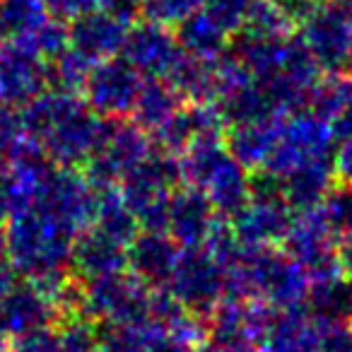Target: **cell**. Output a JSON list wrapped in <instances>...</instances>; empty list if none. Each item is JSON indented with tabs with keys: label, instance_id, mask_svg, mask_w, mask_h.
<instances>
[{
	"label": "cell",
	"instance_id": "53",
	"mask_svg": "<svg viewBox=\"0 0 352 352\" xmlns=\"http://www.w3.org/2000/svg\"><path fill=\"white\" fill-rule=\"evenodd\" d=\"M201 352H258L256 347H232V345H215V342H206Z\"/></svg>",
	"mask_w": 352,
	"mask_h": 352
},
{
	"label": "cell",
	"instance_id": "16",
	"mask_svg": "<svg viewBox=\"0 0 352 352\" xmlns=\"http://www.w3.org/2000/svg\"><path fill=\"white\" fill-rule=\"evenodd\" d=\"M294 210L280 196H251L244 210L232 217L236 236L249 249L258 246H280L292 225Z\"/></svg>",
	"mask_w": 352,
	"mask_h": 352
},
{
	"label": "cell",
	"instance_id": "19",
	"mask_svg": "<svg viewBox=\"0 0 352 352\" xmlns=\"http://www.w3.org/2000/svg\"><path fill=\"white\" fill-rule=\"evenodd\" d=\"M182 246L166 232L140 230L126 246V270L152 289L166 287Z\"/></svg>",
	"mask_w": 352,
	"mask_h": 352
},
{
	"label": "cell",
	"instance_id": "11",
	"mask_svg": "<svg viewBox=\"0 0 352 352\" xmlns=\"http://www.w3.org/2000/svg\"><path fill=\"white\" fill-rule=\"evenodd\" d=\"M32 206L63 220L75 230L92 225L97 208V188L87 182L80 169L73 166H51L41 179Z\"/></svg>",
	"mask_w": 352,
	"mask_h": 352
},
{
	"label": "cell",
	"instance_id": "25",
	"mask_svg": "<svg viewBox=\"0 0 352 352\" xmlns=\"http://www.w3.org/2000/svg\"><path fill=\"white\" fill-rule=\"evenodd\" d=\"M215 109L220 113L225 128L241 126V123H258V121H273L280 118L270 94L265 87L256 80L239 85L230 92L220 94L215 99Z\"/></svg>",
	"mask_w": 352,
	"mask_h": 352
},
{
	"label": "cell",
	"instance_id": "31",
	"mask_svg": "<svg viewBox=\"0 0 352 352\" xmlns=\"http://www.w3.org/2000/svg\"><path fill=\"white\" fill-rule=\"evenodd\" d=\"M92 227L102 230L104 234L113 236L121 244H131L133 236L140 232L135 215L131 208L126 206L121 191L116 186L111 188H97V208H94V220Z\"/></svg>",
	"mask_w": 352,
	"mask_h": 352
},
{
	"label": "cell",
	"instance_id": "20",
	"mask_svg": "<svg viewBox=\"0 0 352 352\" xmlns=\"http://www.w3.org/2000/svg\"><path fill=\"white\" fill-rule=\"evenodd\" d=\"M217 212L210 198L196 186L182 184L174 188L166 208V227L164 232L182 246H203L208 232L212 230Z\"/></svg>",
	"mask_w": 352,
	"mask_h": 352
},
{
	"label": "cell",
	"instance_id": "23",
	"mask_svg": "<svg viewBox=\"0 0 352 352\" xmlns=\"http://www.w3.org/2000/svg\"><path fill=\"white\" fill-rule=\"evenodd\" d=\"M258 352H318V326L307 307L273 309Z\"/></svg>",
	"mask_w": 352,
	"mask_h": 352
},
{
	"label": "cell",
	"instance_id": "10",
	"mask_svg": "<svg viewBox=\"0 0 352 352\" xmlns=\"http://www.w3.org/2000/svg\"><path fill=\"white\" fill-rule=\"evenodd\" d=\"M280 249L292 261H297L311 280L333 278L342 273L340 261H338V234L323 217L321 208L294 212L292 225Z\"/></svg>",
	"mask_w": 352,
	"mask_h": 352
},
{
	"label": "cell",
	"instance_id": "13",
	"mask_svg": "<svg viewBox=\"0 0 352 352\" xmlns=\"http://www.w3.org/2000/svg\"><path fill=\"white\" fill-rule=\"evenodd\" d=\"M299 39L311 51L321 73H340L352 46V22L333 0H321L299 25Z\"/></svg>",
	"mask_w": 352,
	"mask_h": 352
},
{
	"label": "cell",
	"instance_id": "18",
	"mask_svg": "<svg viewBox=\"0 0 352 352\" xmlns=\"http://www.w3.org/2000/svg\"><path fill=\"white\" fill-rule=\"evenodd\" d=\"M56 321H58L56 304L30 280L20 285L15 283L0 297V333L8 340L27 336L36 328L56 326Z\"/></svg>",
	"mask_w": 352,
	"mask_h": 352
},
{
	"label": "cell",
	"instance_id": "3",
	"mask_svg": "<svg viewBox=\"0 0 352 352\" xmlns=\"http://www.w3.org/2000/svg\"><path fill=\"white\" fill-rule=\"evenodd\" d=\"M179 160L184 184L201 188L220 217L232 220L251 201V171L230 155L222 138L193 142Z\"/></svg>",
	"mask_w": 352,
	"mask_h": 352
},
{
	"label": "cell",
	"instance_id": "36",
	"mask_svg": "<svg viewBox=\"0 0 352 352\" xmlns=\"http://www.w3.org/2000/svg\"><path fill=\"white\" fill-rule=\"evenodd\" d=\"M17 44L27 46L30 51H34L39 58H44L46 63L54 60L56 56H60L65 49L70 46V39H68V25L65 22H58L54 17H46L30 36L20 39Z\"/></svg>",
	"mask_w": 352,
	"mask_h": 352
},
{
	"label": "cell",
	"instance_id": "45",
	"mask_svg": "<svg viewBox=\"0 0 352 352\" xmlns=\"http://www.w3.org/2000/svg\"><path fill=\"white\" fill-rule=\"evenodd\" d=\"M44 8L49 17L70 25L78 17L102 8V0H44Z\"/></svg>",
	"mask_w": 352,
	"mask_h": 352
},
{
	"label": "cell",
	"instance_id": "33",
	"mask_svg": "<svg viewBox=\"0 0 352 352\" xmlns=\"http://www.w3.org/2000/svg\"><path fill=\"white\" fill-rule=\"evenodd\" d=\"M46 17L44 0H0V44L30 36Z\"/></svg>",
	"mask_w": 352,
	"mask_h": 352
},
{
	"label": "cell",
	"instance_id": "42",
	"mask_svg": "<svg viewBox=\"0 0 352 352\" xmlns=\"http://www.w3.org/2000/svg\"><path fill=\"white\" fill-rule=\"evenodd\" d=\"M203 3L206 0H147L142 6V17L174 27L191 12L201 10Z\"/></svg>",
	"mask_w": 352,
	"mask_h": 352
},
{
	"label": "cell",
	"instance_id": "22",
	"mask_svg": "<svg viewBox=\"0 0 352 352\" xmlns=\"http://www.w3.org/2000/svg\"><path fill=\"white\" fill-rule=\"evenodd\" d=\"M70 270L80 280L99 278V275L126 270V244L104 234L97 227H85L75 234Z\"/></svg>",
	"mask_w": 352,
	"mask_h": 352
},
{
	"label": "cell",
	"instance_id": "28",
	"mask_svg": "<svg viewBox=\"0 0 352 352\" xmlns=\"http://www.w3.org/2000/svg\"><path fill=\"white\" fill-rule=\"evenodd\" d=\"M176 44L182 54L196 56V58L215 60L230 49L232 36L208 15L206 10H196L188 17H184L179 25H174Z\"/></svg>",
	"mask_w": 352,
	"mask_h": 352
},
{
	"label": "cell",
	"instance_id": "38",
	"mask_svg": "<svg viewBox=\"0 0 352 352\" xmlns=\"http://www.w3.org/2000/svg\"><path fill=\"white\" fill-rule=\"evenodd\" d=\"M27 140H30V135L22 126L20 109L0 104V171L10 169V164L20 155Z\"/></svg>",
	"mask_w": 352,
	"mask_h": 352
},
{
	"label": "cell",
	"instance_id": "21",
	"mask_svg": "<svg viewBox=\"0 0 352 352\" xmlns=\"http://www.w3.org/2000/svg\"><path fill=\"white\" fill-rule=\"evenodd\" d=\"M128 27H131L128 22L118 20L104 8H97L68 25L70 49L82 54L92 63L111 58V56L121 54Z\"/></svg>",
	"mask_w": 352,
	"mask_h": 352
},
{
	"label": "cell",
	"instance_id": "26",
	"mask_svg": "<svg viewBox=\"0 0 352 352\" xmlns=\"http://www.w3.org/2000/svg\"><path fill=\"white\" fill-rule=\"evenodd\" d=\"M171 87L179 92L184 102L212 104L217 99V58H196V56L179 54L169 73L164 75Z\"/></svg>",
	"mask_w": 352,
	"mask_h": 352
},
{
	"label": "cell",
	"instance_id": "17",
	"mask_svg": "<svg viewBox=\"0 0 352 352\" xmlns=\"http://www.w3.org/2000/svg\"><path fill=\"white\" fill-rule=\"evenodd\" d=\"M225 135V123L217 113L215 104H201V102H184L169 116V121L162 123L152 133V145L160 150L182 155L193 142L210 140V138Z\"/></svg>",
	"mask_w": 352,
	"mask_h": 352
},
{
	"label": "cell",
	"instance_id": "29",
	"mask_svg": "<svg viewBox=\"0 0 352 352\" xmlns=\"http://www.w3.org/2000/svg\"><path fill=\"white\" fill-rule=\"evenodd\" d=\"M304 307L316 321H352V275L314 280Z\"/></svg>",
	"mask_w": 352,
	"mask_h": 352
},
{
	"label": "cell",
	"instance_id": "52",
	"mask_svg": "<svg viewBox=\"0 0 352 352\" xmlns=\"http://www.w3.org/2000/svg\"><path fill=\"white\" fill-rule=\"evenodd\" d=\"M17 283V273L6 258H0V297Z\"/></svg>",
	"mask_w": 352,
	"mask_h": 352
},
{
	"label": "cell",
	"instance_id": "47",
	"mask_svg": "<svg viewBox=\"0 0 352 352\" xmlns=\"http://www.w3.org/2000/svg\"><path fill=\"white\" fill-rule=\"evenodd\" d=\"M333 171L338 182L352 184V135L340 140L333 152Z\"/></svg>",
	"mask_w": 352,
	"mask_h": 352
},
{
	"label": "cell",
	"instance_id": "4",
	"mask_svg": "<svg viewBox=\"0 0 352 352\" xmlns=\"http://www.w3.org/2000/svg\"><path fill=\"white\" fill-rule=\"evenodd\" d=\"M184 184L182 160L174 152L152 145L145 160H140L118 184L126 206L135 215L140 230L164 232L166 208L174 188Z\"/></svg>",
	"mask_w": 352,
	"mask_h": 352
},
{
	"label": "cell",
	"instance_id": "50",
	"mask_svg": "<svg viewBox=\"0 0 352 352\" xmlns=\"http://www.w3.org/2000/svg\"><path fill=\"white\" fill-rule=\"evenodd\" d=\"M328 126H331V133H333V138H336V142L350 138L352 135V102L347 104Z\"/></svg>",
	"mask_w": 352,
	"mask_h": 352
},
{
	"label": "cell",
	"instance_id": "15",
	"mask_svg": "<svg viewBox=\"0 0 352 352\" xmlns=\"http://www.w3.org/2000/svg\"><path fill=\"white\" fill-rule=\"evenodd\" d=\"M49 87L46 60L17 41L0 44V104L22 109Z\"/></svg>",
	"mask_w": 352,
	"mask_h": 352
},
{
	"label": "cell",
	"instance_id": "2",
	"mask_svg": "<svg viewBox=\"0 0 352 352\" xmlns=\"http://www.w3.org/2000/svg\"><path fill=\"white\" fill-rule=\"evenodd\" d=\"M78 230L49 215L41 208L27 206L6 227V261L17 275L36 280L41 275L70 268V254Z\"/></svg>",
	"mask_w": 352,
	"mask_h": 352
},
{
	"label": "cell",
	"instance_id": "24",
	"mask_svg": "<svg viewBox=\"0 0 352 352\" xmlns=\"http://www.w3.org/2000/svg\"><path fill=\"white\" fill-rule=\"evenodd\" d=\"M283 184V198L294 212H307L321 208L326 193L336 184V171H333V160L307 162L287 174L280 176Z\"/></svg>",
	"mask_w": 352,
	"mask_h": 352
},
{
	"label": "cell",
	"instance_id": "40",
	"mask_svg": "<svg viewBox=\"0 0 352 352\" xmlns=\"http://www.w3.org/2000/svg\"><path fill=\"white\" fill-rule=\"evenodd\" d=\"M32 206V193L25 184L17 179L12 169L0 171V225H8L10 217Z\"/></svg>",
	"mask_w": 352,
	"mask_h": 352
},
{
	"label": "cell",
	"instance_id": "51",
	"mask_svg": "<svg viewBox=\"0 0 352 352\" xmlns=\"http://www.w3.org/2000/svg\"><path fill=\"white\" fill-rule=\"evenodd\" d=\"M338 261L345 275H352V230L338 236Z\"/></svg>",
	"mask_w": 352,
	"mask_h": 352
},
{
	"label": "cell",
	"instance_id": "9",
	"mask_svg": "<svg viewBox=\"0 0 352 352\" xmlns=\"http://www.w3.org/2000/svg\"><path fill=\"white\" fill-rule=\"evenodd\" d=\"M104 126H107V118L97 116L85 104L82 94H78L63 109V113L56 118V123L41 138L39 145L44 147L46 157L56 166H73V169H78L99 147V140L104 135Z\"/></svg>",
	"mask_w": 352,
	"mask_h": 352
},
{
	"label": "cell",
	"instance_id": "56",
	"mask_svg": "<svg viewBox=\"0 0 352 352\" xmlns=\"http://www.w3.org/2000/svg\"><path fill=\"white\" fill-rule=\"evenodd\" d=\"M342 73H347L352 78V46H350V54H347V63H345V70Z\"/></svg>",
	"mask_w": 352,
	"mask_h": 352
},
{
	"label": "cell",
	"instance_id": "37",
	"mask_svg": "<svg viewBox=\"0 0 352 352\" xmlns=\"http://www.w3.org/2000/svg\"><path fill=\"white\" fill-rule=\"evenodd\" d=\"M241 30L263 36H289L294 32V25L278 10L273 0H251Z\"/></svg>",
	"mask_w": 352,
	"mask_h": 352
},
{
	"label": "cell",
	"instance_id": "35",
	"mask_svg": "<svg viewBox=\"0 0 352 352\" xmlns=\"http://www.w3.org/2000/svg\"><path fill=\"white\" fill-rule=\"evenodd\" d=\"M92 60H87L75 49H65L60 56L46 63L49 70V87L63 89V92H82V85L87 80V73L92 68Z\"/></svg>",
	"mask_w": 352,
	"mask_h": 352
},
{
	"label": "cell",
	"instance_id": "8",
	"mask_svg": "<svg viewBox=\"0 0 352 352\" xmlns=\"http://www.w3.org/2000/svg\"><path fill=\"white\" fill-rule=\"evenodd\" d=\"M164 289L188 311L208 318L225 297V265L206 246H184Z\"/></svg>",
	"mask_w": 352,
	"mask_h": 352
},
{
	"label": "cell",
	"instance_id": "57",
	"mask_svg": "<svg viewBox=\"0 0 352 352\" xmlns=\"http://www.w3.org/2000/svg\"><path fill=\"white\" fill-rule=\"evenodd\" d=\"M10 352H15V350H10Z\"/></svg>",
	"mask_w": 352,
	"mask_h": 352
},
{
	"label": "cell",
	"instance_id": "30",
	"mask_svg": "<svg viewBox=\"0 0 352 352\" xmlns=\"http://www.w3.org/2000/svg\"><path fill=\"white\" fill-rule=\"evenodd\" d=\"M182 104H184V99L171 87L169 80L145 78L142 80L140 92H138L135 107H133L131 116L142 131H147L152 135L162 123L169 121V116L182 107Z\"/></svg>",
	"mask_w": 352,
	"mask_h": 352
},
{
	"label": "cell",
	"instance_id": "34",
	"mask_svg": "<svg viewBox=\"0 0 352 352\" xmlns=\"http://www.w3.org/2000/svg\"><path fill=\"white\" fill-rule=\"evenodd\" d=\"M58 352H99V323L82 314H68L56 321Z\"/></svg>",
	"mask_w": 352,
	"mask_h": 352
},
{
	"label": "cell",
	"instance_id": "49",
	"mask_svg": "<svg viewBox=\"0 0 352 352\" xmlns=\"http://www.w3.org/2000/svg\"><path fill=\"white\" fill-rule=\"evenodd\" d=\"M273 3L294 27H299L304 17L311 15L314 8H316L321 0H273Z\"/></svg>",
	"mask_w": 352,
	"mask_h": 352
},
{
	"label": "cell",
	"instance_id": "41",
	"mask_svg": "<svg viewBox=\"0 0 352 352\" xmlns=\"http://www.w3.org/2000/svg\"><path fill=\"white\" fill-rule=\"evenodd\" d=\"M99 352H145V331L99 323Z\"/></svg>",
	"mask_w": 352,
	"mask_h": 352
},
{
	"label": "cell",
	"instance_id": "12",
	"mask_svg": "<svg viewBox=\"0 0 352 352\" xmlns=\"http://www.w3.org/2000/svg\"><path fill=\"white\" fill-rule=\"evenodd\" d=\"M142 75L121 56L97 60L82 85V99L102 118H131Z\"/></svg>",
	"mask_w": 352,
	"mask_h": 352
},
{
	"label": "cell",
	"instance_id": "48",
	"mask_svg": "<svg viewBox=\"0 0 352 352\" xmlns=\"http://www.w3.org/2000/svg\"><path fill=\"white\" fill-rule=\"evenodd\" d=\"M145 3L147 0H102V8L111 12V15H116L118 20L133 25L138 17H142V6Z\"/></svg>",
	"mask_w": 352,
	"mask_h": 352
},
{
	"label": "cell",
	"instance_id": "54",
	"mask_svg": "<svg viewBox=\"0 0 352 352\" xmlns=\"http://www.w3.org/2000/svg\"><path fill=\"white\" fill-rule=\"evenodd\" d=\"M333 3H336V6L342 10V15L352 22V0H333Z\"/></svg>",
	"mask_w": 352,
	"mask_h": 352
},
{
	"label": "cell",
	"instance_id": "14",
	"mask_svg": "<svg viewBox=\"0 0 352 352\" xmlns=\"http://www.w3.org/2000/svg\"><path fill=\"white\" fill-rule=\"evenodd\" d=\"M182 49L176 44L174 30L162 22L138 17L126 32L121 58H126L142 78H164Z\"/></svg>",
	"mask_w": 352,
	"mask_h": 352
},
{
	"label": "cell",
	"instance_id": "44",
	"mask_svg": "<svg viewBox=\"0 0 352 352\" xmlns=\"http://www.w3.org/2000/svg\"><path fill=\"white\" fill-rule=\"evenodd\" d=\"M318 352H352V321H316Z\"/></svg>",
	"mask_w": 352,
	"mask_h": 352
},
{
	"label": "cell",
	"instance_id": "27",
	"mask_svg": "<svg viewBox=\"0 0 352 352\" xmlns=\"http://www.w3.org/2000/svg\"><path fill=\"white\" fill-rule=\"evenodd\" d=\"M280 118L273 121H258V123H241V126L225 128V147L230 155L244 166L246 171H258L265 164L270 150L275 145Z\"/></svg>",
	"mask_w": 352,
	"mask_h": 352
},
{
	"label": "cell",
	"instance_id": "5",
	"mask_svg": "<svg viewBox=\"0 0 352 352\" xmlns=\"http://www.w3.org/2000/svg\"><path fill=\"white\" fill-rule=\"evenodd\" d=\"M152 292L155 289L133 278L128 270L82 280L80 289V314L94 323H111L147 331L152 316Z\"/></svg>",
	"mask_w": 352,
	"mask_h": 352
},
{
	"label": "cell",
	"instance_id": "6",
	"mask_svg": "<svg viewBox=\"0 0 352 352\" xmlns=\"http://www.w3.org/2000/svg\"><path fill=\"white\" fill-rule=\"evenodd\" d=\"M152 138L131 118H107L104 135L94 155L82 164V176L94 188L118 186L121 179L145 160Z\"/></svg>",
	"mask_w": 352,
	"mask_h": 352
},
{
	"label": "cell",
	"instance_id": "55",
	"mask_svg": "<svg viewBox=\"0 0 352 352\" xmlns=\"http://www.w3.org/2000/svg\"><path fill=\"white\" fill-rule=\"evenodd\" d=\"M0 258H6V227L0 225Z\"/></svg>",
	"mask_w": 352,
	"mask_h": 352
},
{
	"label": "cell",
	"instance_id": "39",
	"mask_svg": "<svg viewBox=\"0 0 352 352\" xmlns=\"http://www.w3.org/2000/svg\"><path fill=\"white\" fill-rule=\"evenodd\" d=\"M321 212L338 236L352 230V184L336 182L321 203Z\"/></svg>",
	"mask_w": 352,
	"mask_h": 352
},
{
	"label": "cell",
	"instance_id": "46",
	"mask_svg": "<svg viewBox=\"0 0 352 352\" xmlns=\"http://www.w3.org/2000/svg\"><path fill=\"white\" fill-rule=\"evenodd\" d=\"M145 352H201V347L164 331H145Z\"/></svg>",
	"mask_w": 352,
	"mask_h": 352
},
{
	"label": "cell",
	"instance_id": "1",
	"mask_svg": "<svg viewBox=\"0 0 352 352\" xmlns=\"http://www.w3.org/2000/svg\"><path fill=\"white\" fill-rule=\"evenodd\" d=\"M309 275L280 246H246L225 268V297L256 299L270 309L304 307Z\"/></svg>",
	"mask_w": 352,
	"mask_h": 352
},
{
	"label": "cell",
	"instance_id": "43",
	"mask_svg": "<svg viewBox=\"0 0 352 352\" xmlns=\"http://www.w3.org/2000/svg\"><path fill=\"white\" fill-rule=\"evenodd\" d=\"M249 6H251V0H206V3H203V10H206L227 34L234 36L236 32L244 27Z\"/></svg>",
	"mask_w": 352,
	"mask_h": 352
},
{
	"label": "cell",
	"instance_id": "7",
	"mask_svg": "<svg viewBox=\"0 0 352 352\" xmlns=\"http://www.w3.org/2000/svg\"><path fill=\"white\" fill-rule=\"evenodd\" d=\"M336 145L338 142L331 133V126L323 118L309 113L307 109L287 113V116H280L275 145L261 169L283 176L307 162L333 160Z\"/></svg>",
	"mask_w": 352,
	"mask_h": 352
},
{
	"label": "cell",
	"instance_id": "32",
	"mask_svg": "<svg viewBox=\"0 0 352 352\" xmlns=\"http://www.w3.org/2000/svg\"><path fill=\"white\" fill-rule=\"evenodd\" d=\"M352 102V78L347 73H321L309 89L307 111L331 123Z\"/></svg>",
	"mask_w": 352,
	"mask_h": 352
}]
</instances>
